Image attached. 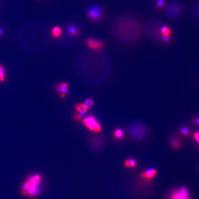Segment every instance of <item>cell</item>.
I'll return each instance as SVG.
<instances>
[{
	"label": "cell",
	"mask_w": 199,
	"mask_h": 199,
	"mask_svg": "<svg viewBox=\"0 0 199 199\" xmlns=\"http://www.w3.org/2000/svg\"><path fill=\"white\" fill-rule=\"evenodd\" d=\"M157 171L154 169L150 168L142 173L141 177L144 179H149L153 178L156 175Z\"/></svg>",
	"instance_id": "cell-12"
},
{
	"label": "cell",
	"mask_w": 199,
	"mask_h": 199,
	"mask_svg": "<svg viewBox=\"0 0 199 199\" xmlns=\"http://www.w3.org/2000/svg\"><path fill=\"white\" fill-rule=\"evenodd\" d=\"M113 135L115 139L117 140H120L124 136V131L122 129H117L114 131Z\"/></svg>",
	"instance_id": "cell-15"
},
{
	"label": "cell",
	"mask_w": 199,
	"mask_h": 199,
	"mask_svg": "<svg viewBox=\"0 0 199 199\" xmlns=\"http://www.w3.org/2000/svg\"><path fill=\"white\" fill-rule=\"evenodd\" d=\"M128 131L132 138L136 140H143L147 138L149 129L145 123L141 121H134L130 124Z\"/></svg>",
	"instance_id": "cell-4"
},
{
	"label": "cell",
	"mask_w": 199,
	"mask_h": 199,
	"mask_svg": "<svg viewBox=\"0 0 199 199\" xmlns=\"http://www.w3.org/2000/svg\"><path fill=\"white\" fill-rule=\"evenodd\" d=\"M195 10L196 15H197V16L199 18V2L197 3L196 6H195Z\"/></svg>",
	"instance_id": "cell-23"
},
{
	"label": "cell",
	"mask_w": 199,
	"mask_h": 199,
	"mask_svg": "<svg viewBox=\"0 0 199 199\" xmlns=\"http://www.w3.org/2000/svg\"><path fill=\"white\" fill-rule=\"evenodd\" d=\"M169 143L171 147L175 149H178L181 147L182 141L177 136H172L170 138Z\"/></svg>",
	"instance_id": "cell-11"
},
{
	"label": "cell",
	"mask_w": 199,
	"mask_h": 199,
	"mask_svg": "<svg viewBox=\"0 0 199 199\" xmlns=\"http://www.w3.org/2000/svg\"><path fill=\"white\" fill-rule=\"evenodd\" d=\"M194 138L199 145V131H196L193 134Z\"/></svg>",
	"instance_id": "cell-22"
},
{
	"label": "cell",
	"mask_w": 199,
	"mask_h": 199,
	"mask_svg": "<svg viewBox=\"0 0 199 199\" xmlns=\"http://www.w3.org/2000/svg\"><path fill=\"white\" fill-rule=\"evenodd\" d=\"M179 132L183 136L188 137L191 134V130L188 127L183 126L179 129Z\"/></svg>",
	"instance_id": "cell-17"
},
{
	"label": "cell",
	"mask_w": 199,
	"mask_h": 199,
	"mask_svg": "<svg viewBox=\"0 0 199 199\" xmlns=\"http://www.w3.org/2000/svg\"><path fill=\"white\" fill-rule=\"evenodd\" d=\"M182 12L181 4L177 2H172L169 3L166 9V15L173 19H177L181 15Z\"/></svg>",
	"instance_id": "cell-5"
},
{
	"label": "cell",
	"mask_w": 199,
	"mask_h": 199,
	"mask_svg": "<svg viewBox=\"0 0 199 199\" xmlns=\"http://www.w3.org/2000/svg\"><path fill=\"white\" fill-rule=\"evenodd\" d=\"M93 104H94V103H93V100L91 98L87 99L84 103L85 105L88 108L92 107L93 106Z\"/></svg>",
	"instance_id": "cell-20"
},
{
	"label": "cell",
	"mask_w": 199,
	"mask_h": 199,
	"mask_svg": "<svg viewBox=\"0 0 199 199\" xmlns=\"http://www.w3.org/2000/svg\"><path fill=\"white\" fill-rule=\"evenodd\" d=\"M62 31L61 28L59 26H55L52 30V35L53 37L58 39L61 35Z\"/></svg>",
	"instance_id": "cell-16"
},
{
	"label": "cell",
	"mask_w": 199,
	"mask_h": 199,
	"mask_svg": "<svg viewBox=\"0 0 199 199\" xmlns=\"http://www.w3.org/2000/svg\"><path fill=\"white\" fill-rule=\"evenodd\" d=\"M113 32L120 41L124 43H133L138 41L143 33L140 22L131 17L123 16L115 21Z\"/></svg>",
	"instance_id": "cell-1"
},
{
	"label": "cell",
	"mask_w": 199,
	"mask_h": 199,
	"mask_svg": "<svg viewBox=\"0 0 199 199\" xmlns=\"http://www.w3.org/2000/svg\"><path fill=\"white\" fill-rule=\"evenodd\" d=\"M75 107L76 108L77 111L79 112L82 111L86 112H87V110H88V109H89V108L85 105L84 104L80 103H79L75 105Z\"/></svg>",
	"instance_id": "cell-18"
},
{
	"label": "cell",
	"mask_w": 199,
	"mask_h": 199,
	"mask_svg": "<svg viewBox=\"0 0 199 199\" xmlns=\"http://www.w3.org/2000/svg\"><path fill=\"white\" fill-rule=\"evenodd\" d=\"M67 31L68 33L74 37H78L79 35L78 29L73 25H70L67 27Z\"/></svg>",
	"instance_id": "cell-13"
},
{
	"label": "cell",
	"mask_w": 199,
	"mask_h": 199,
	"mask_svg": "<svg viewBox=\"0 0 199 199\" xmlns=\"http://www.w3.org/2000/svg\"><path fill=\"white\" fill-rule=\"evenodd\" d=\"M145 33L149 39L159 40L168 35L169 30L163 21L158 19H151L145 24Z\"/></svg>",
	"instance_id": "cell-2"
},
{
	"label": "cell",
	"mask_w": 199,
	"mask_h": 199,
	"mask_svg": "<svg viewBox=\"0 0 199 199\" xmlns=\"http://www.w3.org/2000/svg\"><path fill=\"white\" fill-rule=\"evenodd\" d=\"M69 89V86L66 83H61L56 86V90L62 98L65 97Z\"/></svg>",
	"instance_id": "cell-10"
},
{
	"label": "cell",
	"mask_w": 199,
	"mask_h": 199,
	"mask_svg": "<svg viewBox=\"0 0 199 199\" xmlns=\"http://www.w3.org/2000/svg\"><path fill=\"white\" fill-rule=\"evenodd\" d=\"M83 123L87 128L91 131L100 132L102 130L101 125L94 116H90L86 117L83 119Z\"/></svg>",
	"instance_id": "cell-6"
},
{
	"label": "cell",
	"mask_w": 199,
	"mask_h": 199,
	"mask_svg": "<svg viewBox=\"0 0 199 199\" xmlns=\"http://www.w3.org/2000/svg\"><path fill=\"white\" fill-rule=\"evenodd\" d=\"M42 187V177L39 174L29 176L21 187V194L30 198H35L40 194Z\"/></svg>",
	"instance_id": "cell-3"
},
{
	"label": "cell",
	"mask_w": 199,
	"mask_h": 199,
	"mask_svg": "<svg viewBox=\"0 0 199 199\" xmlns=\"http://www.w3.org/2000/svg\"><path fill=\"white\" fill-rule=\"evenodd\" d=\"M85 44L89 49L94 51L101 50L104 46L103 41L92 37L87 38L85 40Z\"/></svg>",
	"instance_id": "cell-8"
},
{
	"label": "cell",
	"mask_w": 199,
	"mask_h": 199,
	"mask_svg": "<svg viewBox=\"0 0 199 199\" xmlns=\"http://www.w3.org/2000/svg\"><path fill=\"white\" fill-rule=\"evenodd\" d=\"M189 191L185 187L174 191L171 194L170 199H189Z\"/></svg>",
	"instance_id": "cell-9"
},
{
	"label": "cell",
	"mask_w": 199,
	"mask_h": 199,
	"mask_svg": "<svg viewBox=\"0 0 199 199\" xmlns=\"http://www.w3.org/2000/svg\"><path fill=\"white\" fill-rule=\"evenodd\" d=\"M82 116L80 114H77L74 117V119L76 120H79L82 119Z\"/></svg>",
	"instance_id": "cell-24"
},
{
	"label": "cell",
	"mask_w": 199,
	"mask_h": 199,
	"mask_svg": "<svg viewBox=\"0 0 199 199\" xmlns=\"http://www.w3.org/2000/svg\"><path fill=\"white\" fill-rule=\"evenodd\" d=\"M191 122L195 126H199V117H194L191 120Z\"/></svg>",
	"instance_id": "cell-21"
},
{
	"label": "cell",
	"mask_w": 199,
	"mask_h": 199,
	"mask_svg": "<svg viewBox=\"0 0 199 199\" xmlns=\"http://www.w3.org/2000/svg\"><path fill=\"white\" fill-rule=\"evenodd\" d=\"M103 14V11L100 7L97 5L91 6L87 11V15L91 21L96 22L100 20Z\"/></svg>",
	"instance_id": "cell-7"
},
{
	"label": "cell",
	"mask_w": 199,
	"mask_h": 199,
	"mask_svg": "<svg viewBox=\"0 0 199 199\" xmlns=\"http://www.w3.org/2000/svg\"><path fill=\"white\" fill-rule=\"evenodd\" d=\"M6 70L5 67L0 64V83H4L6 81Z\"/></svg>",
	"instance_id": "cell-14"
},
{
	"label": "cell",
	"mask_w": 199,
	"mask_h": 199,
	"mask_svg": "<svg viewBox=\"0 0 199 199\" xmlns=\"http://www.w3.org/2000/svg\"><path fill=\"white\" fill-rule=\"evenodd\" d=\"M124 164L127 167H134L136 166V162L134 159H128L125 161Z\"/></svg>",
	"instance_id": "cell-19"
}]
</instances>
